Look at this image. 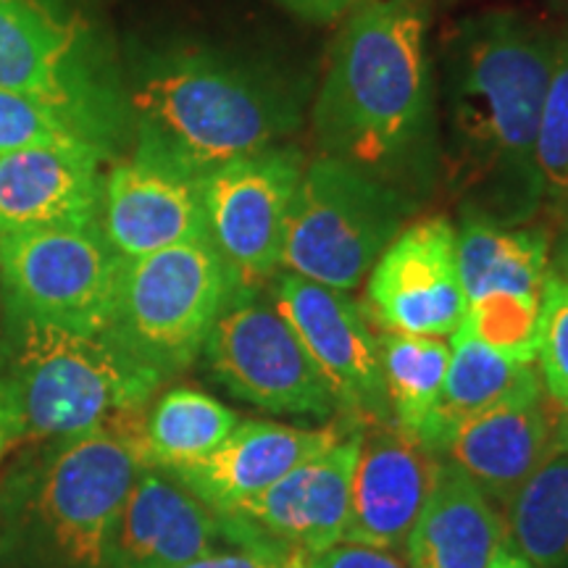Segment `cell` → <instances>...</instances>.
Instances as JSON below:
<instances>
[{
    "instance_id": "cell-1",
    "label": "cell",
    "mask_w": 568,
    "mask_h": 568,
    "mask_svg": "<svg viewBox=\"0 0 568 568\" xmlns=\"http://www.w3.org/2000/svg\"><path fill=\"white\" fill-rule=\"evenodd\" d=\"M558 38L518 11H481L445 38V163L466 213L516 226L542 203L537 130Z\"/></svg>"
},
{
    "instance_id": "cell-2",
    "label": "cell",
    "mask_w": 568,
    "mask_h": 568,
    "mask_svg": "<svg viewBox=\"0 0 568 568\" xmlns=\"http://www.w3.org/2000/svg\"><path fill=\"white\" fill-rule=\"evenodd\" d=\"M426 27L429 0H358L311 113L322 155L351 163L414 203L429 190L439 159Z\"/></svg>"
},
{
    "instance_id": "cell-3",
    "label": "cell",
    "mask_w": 568,
    "mask_h": 568,
    "mask_svg": "<svg viewBox=\"0 0 568 568\" xmlns=\"http://www.w3.org/2000/svg\"><path fill=\"white\" fill-rule=\"evenodd\" d=\"M308 90L293 69L230 48H145L126 71L132 148L205 176L293 138Z\"/></svg>"
},
{
    "instance_id": "cell-4",
    "label": "cell",
    "mask_w": 568,
    "mask_h": 568,
    "mask_svg": "<svg viewBox=\"0 0 568 568\" xmlns=\"http://www.w3.org/2000/svg\"><path fill=\"white\" fill-rule=\"evenodd\" d=\"M163 376L105 335L11 316L0 374V450L13 439H74L142 414Z\"/></svg>"
},
{
    "instance_id": "cell-5",
    "label": "cell",
    "mask_w": 568,
    "mask_h": 568,
    "mask_svg": "<svg viewBox=\"0 0 568 568\" xmlns=\"http://www.w3.org/2000/svg\"><path fill=\"white\" fill-rule=\"evenodd\" d=\"M0 88L59 111L105 163L132 148L126 71L74 0H0Z\"/></svg>"
},
{
    "instance_id": "cell-6",
    "label": "cell",
    "mask_w": 568,
    "mask_h": 568,
    "mask_svg": "<svg viewBox=\"0 0 568 568\" xmlns=\"http://www.w3.org/2000/svg\"><path fill=\"white\" fill-rule=\"evenodd\" d=\"M237 284L209 237L122 258L105 337L166 379L203 353L205 337Z\"/></svg>"
},
{
    "instance_id": "cell-7",
    "label": "cell",
    "mask_w": 568,
    "mask_h": 568,
    "mask_svg": "<svg viewBox=\"0 0 568 568\" xmlns=\"http://www.w3.org/2000/svg\"><path fill=\"white\" fill-rule=\"evenodd\" d=\"M416 203L351 163L318 155L303 169L282 245L290 274L351 293L403 230Z\"/></svg>"
},
{
    "instance_id": "cell-8",
    "label": "cell",
    "mask_w": 568,
    "mask_h": 568,
    "mask_svg": "<svg viewBox=\"0 0 568 568\" xmlns=\"http://www.w3.org/2000/svg\"><path fill=\"white\" fill-rule=\"evenodd\" d=\"M119 268L122 255L101 224L0 234V284L9 314L30 322L105 335Z\"/></svg>"
},
{
    "instance_id": "cell-9",
    "label": "cell",
    "mask_w": 568,
    "mask_h": 568,
    "mask_svg": "<svg viewBox=\"0 0 568 568\" xmlns=\"http://www.w3.org/2000/svg\"><path fill=\"white\" fill-rule=\"evenodd\" d=\"M203 353L219 385L240 400L280 416L335 414L329 387L261 284L232 290Z\"/></svg>"
},
{
    "instance_id": "cell-10",
    "label": "cell",
    "mask_w": 568,
    "mask_h": 568,
    "mask_svg": "<svg viewBox=\"0 0 568 568\" xmlns=\"http://www.w3.org/2000/svg\"><path fill=\"white\" fill-rule=\"evenodd\" d=\"M142 422L145 414H132L67 439L42 474V521L71 564L103 568L109 560L113 529L148 466Z\"/></svg>"
},
{
    "instance_id": "cell-11",
    "label": "cell",
    "mask_w": 568,
    "mask_h": 568,
    "mask_svg": "<svg viewBox=\"0 0 568 568\" xmlns=\"http://www.w3.org/2000/svg\"><path fill=\"white\" fill-rule=\"evenodd\" d=\"M303 169V151L276 145L203 176L205 232L243 284L272 280L280 268L290 205Z\"/></svg>"
},
{
    "instance_id": "cell-12",
    "label": "cell",
    "mask_w": 568,
    "mask_h": 568,
    "mask_svg": "<svg viewBox=\"0 0 568 568\" xmlns=\"http://www.w3.org/2000/svg\"><path fill=\"white\" fill-rule=\"evenodd\" d=\"M266 293L308 351L337 408L361 426L389 422L379 337L364 308L339 290L290 272L274 274Z\"/></svg>"
},
{
    "instance_id": "cell-13",
    "label": "cell",
    "mask_w": 568,
    "mask_h": 568,
    "mask_svg": "<svg viewBox=\"0 0 568 568\" xmlns=\"http://www.w3.org/2000/svg\"><path fill=\"white\" fill-rule=\"evenodd\" d=\"M368 308L387 332L453 335L464 322L466 293L458 268V230L432 216L403 226L368 272Z\"/></svg>"
},
{
    "instance_id": "cell-14",
    "label": "cell",
    "mask_w": 568,
    "mask_h": 568,
    "mask_svg": "<svg viewBox=\"0 0 568 568\" xmlns=\"http://www.w3.org/2000/svg\"><path fill=\"white\" fill-rule=\"evenodd\" d=\"M443 460L395 422L366 424L343 542L400 550L435 493Z\"/></svg>"
},
{
    "instance_id": "cell-15",
    "label": "cell",
    "mask_w": 568,
    "mask_h": 568,
    "mask_svg": "<svg viewBox=\"0 0 568 568\" xmlns=\"http://www.w3.org/2000/svg\"><path fill=\"white\" fill-rule=\"evenodd\" d=\"M201 184L203 176L132 148L105 174L101 209L105 240L122 258H140L209 237Z\"/></svg>"
},
{
    "instance_id": "cell-16",
    "label": "cell",
    "mask_w": 568,
    "mask_h": 568,
    "mask_svg": "<svg viewBox=\"0 0 568 568\" xmlns=\"http://www.w3.org/2000/svg\"><path fill=\"white\" fill-rule=\"evenodd\" d=\"M355 429H361V424H355L353 418H343V424L332 422L318 429L245 422L234 426L224 443L209 456L161 468V471L187 487L216 514H232L245 500L261 495L297 466H303L305 460L322 456L324 450L343 443Z\"/></svg>"
},
{
    "instance_id": "cell-17",
    "label": "cell",
    "mask_w": 568,
    "mask_h": 568,
    "mask_svg": "<svg viewBox=\"0 0 568 568\" xmlns=\"http://www.w3.org/2000/svg\"><path fill=\"white\" fill-rule=\"evenodd\" d=\"M361 429L347 435L322 456L305 460L295 471L261 495L245 500L230 516L243 518L253 529L280 548L301 558L318 556L343 542L355 458L361 447Z\"/></svg>"
},
{
    "instance_id": "cell-18",
    "label": "cell",
    "mask_w": 568,
    "mask_h": 568,
    "mask_svg": "<svg viewBox=\"0 0 568 568\" xmlns=\"http://www.w3.org/2000/svg\"><path fill=\"white\" fill-rule=\"evenodd\" d=\"M103 163L84 145L0 151V234L101 224Z\"/></svg>"
},
{
    "instance_id": "cell-19",
    "label": "cell",
    "mask_w": 568,
    "mask_h": 568,
    "mask_svg": "<svg viewBox=\"0 0 568 568\" xmlns=\"http://www.w3.org/2000/svg\"><path fill=\"white\" fill-rule=\"evenodd\" d=\"M226 535V516L155 466H145L113 529L111 568H176L205 556Z\"/></svg>"
},
{
    "instance_id": "cell-20",
    "label": "cell",
    "mask_w": 568,
    "mask_h": 568,
    "mask_svg": "<svg viewBox=\"0 0 568 568\" xmlns=\"http://www.w3.org/2000/svg\"><path fill=\"white\" fill-rule=\"evenodd\" d=\"M556 416L545 393L514 397L460 424L439 450V460L471 479L489 500L508 506L550 458Z\"/></svg>"
},
{
    "instance_id": "cell-21",
    "label": "cell",
    "mask_w": 568,
    "mask_h": 568,
    "mask_svg": "<svg viewBox=\"0 0 568 568\" xmlns=\"http://www.w3.org/2000/svg\"><path fill=\"white\" fill-rule=\"evenodd\" d=\"M506 542V521L493 500L443 464L435 493L406 542L408 568H489Z\"/></svg>"
},
{
    "instance_id": "cell-22",
    "label": "cell",
    "mask_w": 568,
    "mask_h": 568,
    "mask_svg": "<svg viewBox=\"0 0 568 568\" xmlns=\"http://www.w3.org/2000/svg\"><path fill=\"white\" fill-rule=\"evenodd\" d=\"M537 393H545V389L535 364L508 358V355L477 343L474 337L453 332L450 366H447L443 395H439L435 414L416 439H422L439 456L447 437L471 416L514 400V397Z\"/></svg>"
},
{
    "instance_id": "cell-23",
    "label": "cell",
    "mask_w": 568,
    "mask_h": 568,
    "mask_svg": "<svg viewBox=\"0 0 568 568\" xmlns=\"http://www.w3.org/2000/svg\"><path fill=\"white\" fill-rule=\"evenodd\" d=\"M458 268L466 301L487 293L542 295L550 272V237L466 213L458 232Z\"/></svg>"
},
{
    "instance_id": "cell-24",
    "label": "cell",
    "mask_w": 568,
    "mask_h": 568,
    "mask_svg": "<svg viewBox=\"0 0 568 568\" xmlns=\"http://www.w3.org/2000/svg\"><path fill=\"white\" fill-rule=\"evenodd\" d=\"M240 424L237 414L201 389L163 393L142 422V456L148 466L172 468L209 456Z\"/></svg>"
},
{
    "instance_id": "cell-25",
    "label": "cell",
    "mask_w": 568,
    "mask_h": 568,
    "mask_svg": "<svg viewBox=\"0 0 568 568\" xmlns=\"http://www.w3.org/2000/svg\"><path fill=\"white\" fill-rule=\"evenodd\" d=\"M508 539L535 568H568V456H550L508 503Z\"/></svg>"
},
{
    "instance_id": "cell-26",
    "label": "cell",
    "mask_w": 568,
    "mask_h": 568,
    "mask_svg": "<svg viewBox=\"0 0 568 568\" xmlns=\"http://www.w3.org/2000/svg\"><path fill=\"white\" fill-rule=\"evenodd\" d=\"M379 355L395 424L418 437L443 395L450 347L439 337L387 332L379 335Z\"/></svg>"
},
{
    "instance_id": "cell-27",
    "label": "cell",
    "mask_w": 568,
    "mask_h": 568,
    "mask_svg": "<svg viewBox=\"0 0 568 568\" xmlns=\"http://www.w3.org/2000/svg\"><path fill=\"white\" fill-rule=\"evenodd\" d=\"M539 297L516 293H487L466 305L464 322L456 332L508 355L535 364L537 361Z\"/></svg>"
},
{
    "instance_id": "cell-28",
    "label": "cell",
    "mask_w": 568,
    "mask_h": 568,
    "mask_svg": "<svg viewBox=\"0 0 568 568\" xmlns=\"http://www.w3.org/2000/svg\"><path fill=\"white\" fill-rule=\"evenodd\" d=\"M537 169L550 203L568 201V40H558L556 67L537 130Z\"/></svg>"
},
{
    "instance_id": "cell-29",
    "label": "cell",
    "mask_w": 568,
    "mask_h": 568,
    "mask_svg": "<svg viewBox=\"0 0 568 568\" xmlns=\"http://www.w3.org/2000/svg\"><path fill=\"white\" fill-rule=\"evenodd\" d=\"M537 364L545 395L568 408V280L548 272L539 295Z\"/></svg>"
},
{
    "instance_id": "cell-30",
    "label": "cell",
    "mask_w": 568,
    "mask_h": 568,
    "mask_svg": "<svg viewBox=\"0 0 568 568\" xmlns=\"http://www.w3.org/2000/svg\"><path fill=\"white\" fill-rule=\"evenodd\" d=\"M55 145L92 148L51 105L0 88V151Z\"/></svg>"
},
{
    "instance_id": "cell-31",
    "label": "cell",
    "mask_w": 568,
    "mask_h": 568,
    "mask_svg": "<svg viewBox=\"0 0 568 568\" xmlns=\"http://www.w3.org/2000/svg\"><path fill=\"white\" fill-rule=\"evenodd\" d=\"M305 558L280 545H237L234 550H211L176 568H303Z\"/></svg>"
},
{
    "instance_id": "cell-32",
    "label": "cell",
    "mask_w": 568,
    "mask_h": 568,
    "mask_svg": "<svg viewBox=\"0 0 568 568\" xmlns=\"http://www.w3.org/2000/svg\"><path fill=\"white\" fill-rule=\"evenodd\" d=\"M303 568H408L395 550L368 548V545L339 542L335 548L305 558Z\"/></svg>"
},
{
    "instance_id": "cell-33",
    "label": "cell",
    "mask_w": 568,
    "mask_h": 568,
    "mask_svg": "<svg viewBox=\"0 0 568 568\" xmlns=\"http://www.w3.org/2000/svg\"><path fill=\"white\" fill-rule=\"evenodd\" d=\"M282 9L295 13L297 19L311 21V24H329L353 9L358 0H274Z\"/></svg>"
},
{
    "instance_id": "cell-34",
    "label": "cell",
    "mask_w": 568,
    "mask_h": 568,
    "mask_svg": "<svg viewBox=\"0 0 568 568\" xmlns=\"http://www.w3.org/2000/svg\"><path fill=\"white\" fill-rule=\"evenodd\" d=\"M550 456H568V408H560V414L556 416Z\"/></svg>"
},
{
    "instance_id": "cell-35",
    "label": "cell",
    "mask_w": 568,
    "mask_h": 568,
    "mask_svg": "<svg viewBox=\"0 0 568 568\" xmlns=\"http://www.w3.org/2000/svg\"><path fill=\"white\" fill-rule=\"evenodd\" d=\"M552 274L560 276V280H568V222L560 232L558 243H556V253H552Z\"/></svg>"
},
{
    "instance_id": "cell-36",
    "label": "cell",
    "mask_w": 568,
    "mask_h": 568,
    "mask_svg": "<svg viewBox=\"0 0 568 568\" xmlns=\"http://www.w3.org/2000/svg\"><path fill=\"white\" fill-rule=\"evenodd\" d=\"M489 568H535V566H531L527 558L518 556L516 550H506V548H503V550L495 556L493 564H489Z\"/></svg>"
}]
</instances>
